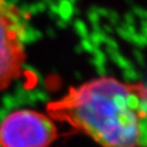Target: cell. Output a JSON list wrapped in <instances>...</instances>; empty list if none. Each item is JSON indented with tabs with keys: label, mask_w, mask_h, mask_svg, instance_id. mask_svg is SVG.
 <instances>
[{
	"label": "cell",
	"mask_w": 147,
	"mask_h": 147,
	"mask_svg": "<svg viewBox=\"0 0 147 147\" xmlns=\"http://www.w3.org/2000/svg\"><path fill=\"white\" fill-rule=\"evenodd\" d=\"M57 137L53 119L34 109L14 110L0 124L1 147H49Z\"/></svg>",
	"instance_id": "3957f363"
},
{
	"label": "cell",
	"mask_w": 147,
	"mask_h": 147,
	"mask_svg": "<svg viewBox=\"0 0 147 147\" xmlns=\"http://www.w3.org/2000/svg\"><path fill=\"white\" fill-rule=\"evenodd\" d=\"M48 113L101 147H147V86L142 83L93 79L51 102Z\"/></svg>",
	"instance_id": "6da1fadb"
},
{
	"label": "cell",
	"mask_w": 147,
	"mask_h": 147,
	"mask_svg": "<svg viewBox=\"0 0 147 147\" xmlns=\"http://www.w3.org/2000/svg\"><path fill=\"white\" fill-rule=\"evenodd\" d=\"M26 23L21 10L8 0H0V91L22 76L26 54Z\"/></svg>",
	"instance_id": "7a4b0ae2"
}]
</instances>
